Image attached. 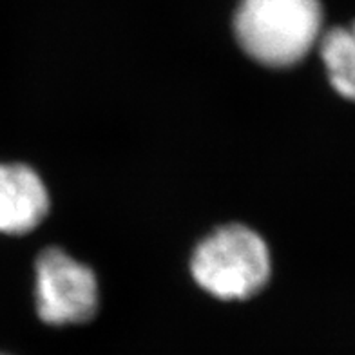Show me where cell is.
Instances as JSON below:
<instances>
[{
    "mask_svg": "<svg viewBox=\"0 0 355 355\" xmlns=\"http://www.w3.org/2000/svg\"><path fill=\"white\" fill-rule=\"evenodd\" d=\"M47 212L49 194L42 178L24 164H0V232H31Z\"/></svg>",
    "mask_w": 355,
    "mask_h": 355,
    "instance_id": "277c9868",
    "label": "cell"
},
{
    "mask_svg": "<svg viewBox=\"0 0 355 355\" xmlns=\"http://www.w3.org/2000/svg\"><path fill=\"white\" fill-rule=\"evenodd\" d=\"M322 19L321 0H239L234 35L252 60L283 69L319 44Z\"/></svg>",
    "mask_w": 355,
    "mask_h": 355,
    "instance_id": "6da1fadb",
    "label": "cell"
},
{
    "mask_svg": "<svg viewBox=\"0 0 355 355\" xmlns=\"http://www.w3.org/2000/svg\"><path fill=\"white\" fill-rule=\"evenodd\" d=\"M191 272L198 285L218 300L243 301L270 279V250L256 230L241 223L225 225L198 245Z\"/></svg>",
    "mask_w": 355,
    "mask_h": 355,
    "instance_id": "7a4b0ae2",
    "label": "cell"
},
{
    "mask_svg": "<svg viewBox=\"0 0 355 355\" xmlns=\"http://www.w3.org/2000/svg\"><path fill=\"white\" fill-rule=\"evenodd\" d=\"M0 355H8V354H0Z\"/></svg>",
    "mask_w": 355,
    "mask_h": 355,
    "instance_id": "8992f818",
    "label": "cell"
},
{
    "mask_svg": "<svg viewBox=\"0 0 355 355\" xmlns=\"http://www.w3.org/2000/svg\"><path fill=\"white\" fill-rule=\"evenodd\" d=\"M35 300L46 324H84L98 310V281L87 265L62 248H44L35 265Z\"/></svg>",
    "mask_w": 355,
    "mask_h": 355,
    "instance_id": "3957f363",
    "label": "cell"
},
{
    "mask_svg": "<svg viewBox=\"0 0 355 355\" xmlns=\"http://www.w3.org/2000/svg\"><path fill=\"white\" fill-rule=\"evenodd\" d=\"M319 55L332 87L343 98L355 102V20L322 31Z\"/></svg>",
    "mask_w": 355,
    "mask_h": 355,
    "instance_id": "5b68a950",
    "label": "cell"
}]
</instances>
